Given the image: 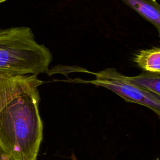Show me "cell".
I'll return each mask as SVG.
<instances>
[{"mask_svg": "<svg viewBox=\"0 0 160 160\" xmlns=\"http://www.w3.org/2000/svg\"><path fill=\"white\" fill-rule=\"evenodd\" d=\"M127 78L141 89L160 96V74L144 71L136 76H127Z\"/></svg>", "mask_w": 160, "mask_h": 160, "instance_id": "52a82bcc", "label": "cell"}, {"mask_svg": "<svg viewBox=\"0 0 160 160\" xmlns=\"http://www.w3.org/2000/svg\"><path fill=\"white\" fill-rule=\"evenodd\" d=\"M151 22L160 34V6L156 0H122Z\"/></svg>", "mask_w": 160, "mask_h": 160, "instance_id": "5b68a950", "label": "cell"}, {"mask_svg": "<svg viewBox=\"0 0 160 160\" xmlns=\"http://www.w3.org/2000/svg\"><path fill=\"white\" fill-rule=\"evenodd\" d=\"M41 82L36 74L18 75L0 71V110L14 98Z\"/></svg>", "mask_w": 160, "mask_h": 160, "instance_id": "277c9868", "label": "cell"}, {"mask_svg": "<svg viewBox=\"0 0 160 160\" xmlns=\"http://www.w3.org/2000/svg\"><path fill=\"white\" fill-rule=\"evenodd\" d=\"M32 86L0 110V160H37L43 138L38 87Z\"/></svg>", "mask_w": 160, "mask_h": 160, "instance_id": "6da1fadb", "label": "cell"}, {"mask_svg": "<svg viewBox=\"0 0 160 160\" xmlns=\"http://www.w3.org/2000/svg\"><path fill=\"white\" fill-rule=\"evenodd\" d=\"M133 61L144 71L160 74V48L159 47L138 51L133 57Z\"/></svg>", "mask_w": 160, "mask_h": 160, "instance_id": "8992f818", "label": "cell"}, {"mask_svg": "<svg viewBox=\"0 0 160 160\" xmlns=\"http://www.w3.org/2000/svg\"><path fill=\"white\" fill-rule=\"evenodd\" d=\"M6 0H0V3L1 2H4V1H5Z\"/></svg>", "mask_w": 160, "mask_h": 160, "instance_id": "ba28073f", "label": "cell"}, {"mask_svg": "<svg viewBox=\"0 0 160 160\" xmlns=\"http://www.w3.org/2000/svg\"><path fill=\"white\" fill-rule=\"evenodd\" d=\"M156 160H159V158H157V159H156Z\"/></svg>", "mask_w": 160, "mask_h": 160, "instance_id": "9c48e42d", "label": "cell"}, {"mask_svg": "<svg viewBox=\"0 0 160 160\" xmlns=\"http://www.w3.org/2000/svg\"><path fill=\"white\" fill-rule=\"evenodd\" d=\"M89 72L94 74L96 78L89 81L77 79L78 82L102 86L117 94L125 101L144 106L159 116L160 96L141 89L113 68H106L97 72Z\"/></svg>", "mask_w": 160, "mask_h": 160, "instance_id": "3957f363", "label": "cell"}, {"mask_svg": "<svg viewBox=\"0 0 160 160\" xmlns=\"http://www.w3.org/2000/svg\"><path fill=\"white\" fill-rule=\"evenodd\" d=\"M52 59L50 50L36 41L31 28L0 29V71L38 75L48 71Z\"/></svg>", "mask_w": 160, "mask_h": 160, "instance_id": "7a4b0ae2", "label": "cell"}]
</instances>
